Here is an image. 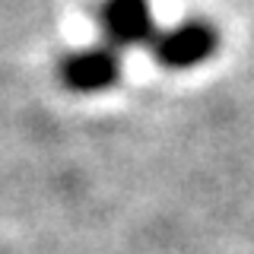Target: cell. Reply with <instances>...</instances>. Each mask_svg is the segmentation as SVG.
Here are the masks:
<instances>
[{
	"label": "cell",
	"instance_id": "6da1fadb",
	"mask_svg": "<svg viewBox=\"0 0 254 254\" xmlns=\"http://www.w3.org/2000/svg\"><path fill=\"white\" fill-rule=\"evenodd\" d=\"M210 51H213V32L206 29V26H185V29L175 32V35H169L162 42V48H159L162 61L178 64V67L200 61Z\"/></svg>",
	"mask_w": 254,
	"mask_h": 254
},
{
	"label": "cell",
	"instance_id": "7a4b0ae2",
	"mask_svg": "<svg viewBox=\"0 0 254 254\" xmlns=\"http://www.w3.org/2000/svg\"><path fill=\"white\" fill-rule=\"evenodd\" d=\"M108 29L115 38L121 42H133V38H143L149 29V13L143 0H111L105 10Z\"/></svg>",
	"mask_w": 254,
	"mask_h": 254
},
{
	"label": "cell",
	"instance_id": "3957f363",
	"mask_svg": "<svg viewBox=\"0 0 254 254\" xmlns=\"http://www.w3.org/2000/svg\"><path fill=\"white\" fill-rule=\"evenodd\" d=\"M111 76H115V61L102 51L83 54V58H73L67 64V79L76 89H99V86H108Z\"/></svg>",
	"mask_w": 254,
	"mask_h": 254
}]
</instances>
